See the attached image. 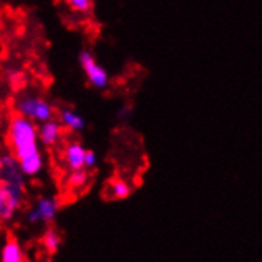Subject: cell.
Returning a JSON list of instances; mask_svg holds the SVG:
<instances>
[{"label": "cell", "instance_id": "6da1fadb", "mask_svg": "<svg viewBox=\"0 0 262 262\" xmlns=\"http://www.w3.org/2000/svg\"><path fill=\"white\" fill-rule=\"evenodd\" d=\"M8 143L18 161L38 154V130L34 121L21 113L14 115L8 124Z\"/></svg>", "mask_w": 262, "mask_h": 262}, {"label": "cell", "instance_id": "7a4b0ae2", "mask_svg": "<svg viewBox=\"0 0 262 262\" xmlns=\"http://www.w3.org/2000/svg\"><path fill=\"white\" fill-rule=\"evenodd\" d=\"M24 197V181H0V220L10 221Z\"/></svg>", "mask_w": 262, "mask_h": 262}, {"label": "cell", "instance_id": "3957f363", "mask_svg": "<svg viewBox=\"0 0 262 262\" xmlns=\"http://www.w3.org/2000/svg\"><path fill=\"white\" fill-rule=\"evenodd\" d=\"M18 112L26 118L32 119L34 122H45L53 118V106L46 100L34 96L23 97L18 102Z\"/></svg>", "mask_w": 262, "mask_h": 262}, {"label": "cell", "instance_id": "277c9868", "mask_svg": "<svg viewBox=\"0 0 262 262\" xmlns=\"http://www.w3.org/2000/svg\"><path fill=\"white\" fill-rule=\"evenodd\" d=\"M80 64L86 73V78L88 81L97 88V89H105L106 86H108L110 83V78H108V73H106V70L97 64V60L94 59V56H92L89 51H81L80 53Z\"/></svg>", "mask_w": 262, "mask_h": 262}, {"label": "cell", "instance_id": "5b68a950", "mask_svg": "<svg viewBox=\"0 0 262 262\" xmlns=\"http://www.w3.org/2000/svg\"><path fill=\"white\" fill-rule=\"evenodd\" d=\"M19 161L11 154H0V181H24Z\"/></svg>", "mask_w": 262, "mask_h": 262}, {"label": "cell", "instance_id": "8992f818", "mask_svg": "<svg viewBox=\"0 0 262 262\" xmlns=\"http://www.w3.org/2000/svg\"><path fill=\"white\" fill-rule=\"evenodd\" d=\"M86 151L83 145L80 143H70L67 145L66 151H64V161L67 164V167L70 170H80V168H84V161H86Z\"/></svg>", "mask_w": 262, "mask_h": 262}, {"label": "cell", "instance_id": "52a82bcc", "mask_svg": "<svg viewBox=\"0 0 262 262\" xmlns=\"http://www.w3.org/2000/svg\"><path fill=\"white\" fill-rule=\"evenodd\" d=\"M38 138H40V142L46 146H51L54 143L59 142V138H60V126H59V122L50 119V121H45L43 124L40 126L38 129Z\"/></svg>", "mask_w": 262, "mask_h": 262}, {"label": "cell", "instance_id": "ba28073f", "mask_svg": "<svg viewBox=\"0 0 262 262\" xmlns=\"http://www.w3.org/2000/svg\"><path fill=\"white\" fill-rule=\"evenodd\" d=\"M35 210L40 216V221H53L59 210V202L54 197H41L35 205Z\"/></svg>", "mask_w": 262, "mask_h": 262}, {"label": "cell", "instance_id": "9c48e42d", "mask_svg": "<svg viewBox=\"0 0 262 262\" xmlns=\"http://www.w3.org/2000/svg\"><path fill=\"white\" fill-rule=\"evenodd\" d=\"M0 260L2 262H21L24 260V253L16 240H8L2 251H0Z\"/></svg>", "mask_w": 262, "mask_h": 262}, {"label": "cell", "instance_id": "30bf717a", "mask_svg": "<svg viewBox=\"0 0 262 262\" xmlns=\"http://www.w3.org/2000/svg\"><path fill=\"white\" fill-rule=\"evenodd\" d=\"M19 165H21V170H23V173L26 177H35V175H38L41 172V168H43V156H41V152L34 154V156L19 161Z\"/></svg>", "mask_w": 262, "mask_h": 262}, {"label": "cell", "instance_id": "8fae6325", "mask_svg": "<svg viewBox=\"0 0 262 262\" xmlns=\"http://www.w3.org/2000/svg\"><path fill=\"white\" fill-rule=\"evenodd\" d=\"M60 122H62L66 127H69L70 130H83L86 126L84 119L73 110H62L60 112Z\"/></svg>", "mask_w": 262, "mask_h": 262}, {"label": "cell", "instance_id": "7c38bea8", "mask_svg": "<svg viewBox=\"0 0 262 262\" xmlns=\"http://www.w3.org/2000/svg\"><path fill=\"white\" fill-rule=\"evenodd\" d=\"M108 191H110V195L113 199H126L130 195L132 192V188L129 186V184L121 180V178H115L108 183Z\"/></svg>", "mask_w": 262, "mask_h": 262}, {"label": "cell", "instance_id": "4fadbf2b", "mask_svg": "<svg viewBox=\"0 0 262 262\" xmlns=\"http://www.w3.org/2000/svg\"><path fill=\"white\" fill-rule=\"evenodd\" d=\"M41 242H43L45 250L48 251L50 254H54V253L59 251V248H60V242H62V240H60V235H59L57 230L50 229V230H46V232H45Z\"/></svg>", "mask_w": 262, "mask_h": 262}, {"label": "cell", "instance_id": "5bb4252c", "mask_svg": "<svg viewBox=\"0 0 262 262\" xmlns=\"http://www.w3.org/2000/svg\"><path fill=\"white\" fill-rule=\"evenodd\" d=\"M88 181V173L84 168H80V170H73L70 178H69V183H70V186L73 188H81L84 186Z\"/></svg>", "mask_w": 262, "mask_h": 262}, {"label": "cell", "instance_id": "9a60e30c", "mask_svg": "<svg viewBox=\"0 0 262 262\" xmlns=\"http://www.w3.org/2000/svg\"><path fill=\"white\" fill-rule=\"evenodd\" d=\"M70 4V7L76 11L80 13H86L91 10V5H92V0H67Z\"/></svg>", "mask_w": 262, "mask_h": 262}, {"label": "cell", "instance_id": "2e32d148", "mask_svg": "<svg viewBox=\"0 0 262 262\" xmlns=\"http://www.w3.org/2000/svg\"><path fill=\"white\" fill-rule=\"evenodd\" d=\"M97 164V156H96V152L94 151H86V161H84V165L88 168H92V167H96Z\"/></svg>", "mask_w": 262, "mask_h": 262}]
</instances>
